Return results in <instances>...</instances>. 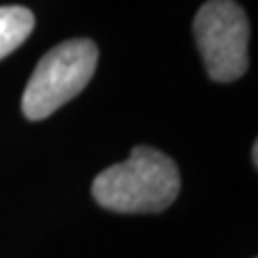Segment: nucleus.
<instances>
[{"instance_id": "f257e3e1", "label": "nucleus", "mask_w": 258, "mask_h": 258, "mask_svg": "<svg viewBox=\"0 0 258 258\" xmlns=\"http://www.w3.org/2000/svg\"><path fill=\"white\" fill-rule=\"evenodd\" d=\"M179 191L181 174L174 159L144 144L93 181L95 200L114 213H161L174 203Z\"/></svg>"}, {"instance_id": "f03ea898", "label": "nucleus", "mask_w": 258, "mask_h": 258, "mask_svg": "<svg viewBox=\"0 0 258 258\" xmlns=\"http://www.w3.org/2000/svg\"><path fill=\"white\" fill-rule=\"evenodd\" d=\"M97 50L91 39H69L52 47L28 80L22 95V112L28 120H43L80 95L97 69Z\"/></svg>"}, {"instance_id": "7ed1b4c3", "label": "nucleus", "mask_w": 258, "mask_h": 258, "mask_svg": "<svg viewBox=\"0 0 258 258\" xmlns=\"http://www.w3.org/2000/svg\"><path fill=\"white\" fill-rule=\"evenodd\" d=\"M194 35L213 82H235L247 71L249 22L239 3H205L194 18Z\"/></svg>"}, {"instance_id": "20e7f679", "label": "nucleus", "mask_w": 258, "mask_h": 258, "mask_svg": "<svg viewBox=\"0 0 258 258\" xmlns=\"http://www.w3.org/2000/svg\"><path fill=\"white\" fill-rule=\"evenodd\" d=\"M35 28V15L26 7H0V60L26 41Z\"/></svg>"}, {"instance_id": "39448f33", "label": "nucleus", "mask_w": 258, "mask_h": 258, "mask_svg": "<svg viewBox=\"0 0 258 258\" xmlns=\"http://www.w3.org/2000/svg\"><path fill=\"white\" fill-rule=\"evenodd\" d=\"M252 161H254V166H258V144H254V149H252Z\"/></svg>"}]
</instances>
